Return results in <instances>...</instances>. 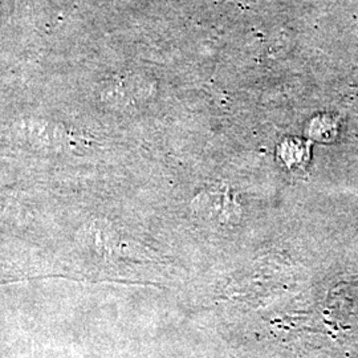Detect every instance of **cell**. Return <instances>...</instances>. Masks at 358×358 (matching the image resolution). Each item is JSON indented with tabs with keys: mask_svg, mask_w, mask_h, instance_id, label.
I'll list each match as a JSON object with an SVG mask.
<instances>
[{
	"mask_svg": "<svg viewBox=\"0 0 358 358\" xmlns=\"http://www.w3.org/2000/svg\"><path fill=\"white\" fill-rule=\"evenodd\" d=\"M13 131L17 141L36 150L62 149L68 138V134L62 125L36 117L19 120L13 125Z\"/></svg>",
	"mask_w": 358,
	"mask_h": 358,
	"instance_id": "1",
	"label": "cell"
}]
</instances>
